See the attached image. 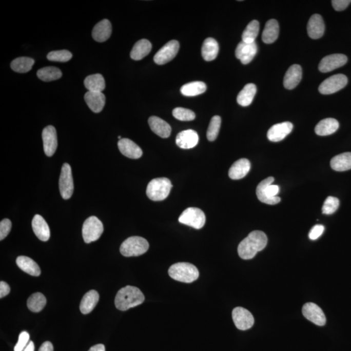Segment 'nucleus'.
<instances>
[{"instance_id": "obj_26", "label": "nucleus", "mask_w": 351, "mask_h": 351, "mask_svg": "<svg viewBox=\"0 0 351 351\" xmlns=\"http://www.w3.org/2000/svg\"><path fill=\"white\" fill-rule=\"evenodd\" d=\"M250 169V163L247 159H240L233 163L229 170V177L232 180H240L247 175Z\"/></svg>"}, {"instance_id": "obj_23", "label": "nucleus", "mask_w": 351, "mask_h": 351, "mask_svg": "<svg viewBox=\"0 0 351 351\" xmlns=\"http://www.w3.org/2000/svg\"><path fill=\"white\" fill-rule=\"evenodd\" d=\"M302 79V68L299 65H292L285 74L284 85L286 89H294Z\"/></svg>"}, {"instance_id": "obj_37", "label": "nucleus", "mask_w": 351, "mask_h": 351, "mask_svg": "<svg viewBox=\"0 0 351 351\" xmlns=\"http://www.w3.org/2000/svg\"><path fill=\"white\" fill-rule=\"evenodd\" d=\"M35 64V60L28 57H21L15 59L11 63L12 70L18 73H26L30 71Z\"/></svg>"}, {"instance_id": "obj_35", "label": "nucleus", "mask_w": 351, "mask_h": 351, "mask_svg": "<svg viewBox=\"0 0 351 351\" xmlns=\"http://www.w3.org/2000/svg\"><path fill=\"white\" fill-rule=\"evenodd\" d=\"M84 85L88 91L91 92H102L106 88V82L101 74L89 75L85 78Z\"/></svg>"}, {"instance_id": "obj_31", "label": "nucleus", "mask_w": 351, "mask_h": 351, "mask_svg": "<svg viewBox=\"0 0 351 351\" xmlns=\"http://www.w3.org/2000/svg\"><path fill=\"white\" fill-rule=\"evenodd\" d=\"M152 47V44L149 41L141 39L134 45L131 51L130 57L135 61L143 60L146 55L149 54Z\"/></svg>"}, {"instance_id": "obj_1", "label": "nucleus", "mask_w": 351, "mask_h": 351, "mask_svg": "<svg viewBox=\"0 0 351 351\" xmlns=\"http://www.w3.org/2000/svg\"><path fill=\"white\" fill-rule=\"evenodd\" d=\"M267 244L266 234L262 231H253L238 246L239 256L243 260H250Z\"/></svg>"}, {"instance_id": "obj_16", "label": "nucleus", "mask_w": 351, "mask_h": 351, "mask_svg": "<svg viewBox=\"0 0 351 351\" xmlns=\"http://www.w3.org/2000/svg\"><path fill=\"white\" fill-rule=\"evenodd\" d=\"M258 52V46L256 42L247 43L241 41L236 48V57L241 61L243 65H247L252 62Z\"/></svg>"}, {"instance_id": "obj_40", "label": "nucleus", "mask_w": 351, "mask_h": 351, "mask_svg": "<svg viewBox=\"0 0 351 351\" xmlns=\"http://www.w3.org/2000/svg\"><path fill=\"white\" fill-rule=\"evenodd\" d=\"M260 31V24L257 21H251L244 30L242 39L243 42L252 43L255 42Z\"/></svg>"}, {"instance_id": "obj_17", "label": "nucleus", "mask_w": 351, "mask_h": 351, "mask_svg": "<svg viewBox=\"0 0 351 351\" xmlns=\"http://www.w3.org/2000/svg\"><path fill=\"white\" fill-rule=\"evenodd\" d=\"M294 126L289 122L279 123L270 128L267 132V138L272 142H279L286 138L291 132Z\"/></svg>"}, {"instance_id": "obj_15", "label": "nucleus", "mask_w": 351, "mask_h": 351, "mask_svg": "<svg viewBox=\"0 0 351 351\" xmlns=\"http://www.w3.org/2000/svg\"><path fill=\"white\" fill-rule=\"evenodd\" d=\"M44 151L45 154L51 157L54 154L57 148V132L54 127L48 126L44 128L42 133Z\"/></svg>"}, {"instance_id": "obj_48", "label": "nucleus", "mask_w": 351, "mask_h": 351, "mask_svg": "<svg viewBox=\"0 0 351 351\" xmlns=\"http://www.w3.org/2000/svg\"><path fill=\"white\" fill-rule=\"evenodd\" d=\"M351 0H333L332 1V5L334 9L337 11H342L349 6Z\"/></svg>"}, {"instance_id": "obj_4", "label": "nucleus", "mask_w": 351, "mask_h": 351, "mask_svg": "<svg viewBox=\"0 0 351 351\" xmlns=\"http://www.w3.org/2000/svg\"><path fill=\"white\" fill-rule=\"evenodd\" d=\"M274 178L269 177L262 180L258 184L257 188V195L259 201L269 205L279 204L281 199L277 197L280 191L279 185H273Z\"/></svg>"}, {"instance_id": "obj_9", "label": "nucleus", "mask_w": 351, "mask_h": 351, "mask_svg": "<svg viewBox=\"0 0 351 351\" xmlns=\"http://www.w3.org/2000/svg\"><path fill=\"white\" fill-rule=\"evenodd\" d=\"M60 190L63 199L68 200L71 198L74 192V181L71 167L68 163H64L62 166L60 178Z\"/></svg>"}, {"instance_id": "obj_8", "label": "nucleus", "mask_w": 351, "mask_h": 351, "mask_svg": "<svg viewBox=\"0 0 351 351\" xmlns=\"http://www.w3.org/2000/svg\"><path fill=\"white\" fill-rule=\"evenodd\" d=\"M179 221L180 223L195 229H201L206 223V216L201 209L189 208L180 215Z\"/></svg>"}, {"instance_id": "obj_22", "label": "nucleus", "mask_w": 351, "mask_h": 351, "mask_svg": "<svg viewBox=\"0 0 351 351\" xmlns=\"http://www.w3.org/2000/svg\"><path fill=\"white\" fill-rule=\"evenodd\" d=\"M112 33V26L107 19L102 20L94 27L92 36L96 42L103 43L108 40Z\"/></svg>"}, {"instance_id": "obj_52", "label": "nucleus", "mask_w": 351, "mask_h": 351, "mask_svg": "<svg viewBox=\"0 0 351 351\" xmlns=\"http://www.w3.org/2000/svg\"><path fill=\"white\" fill-rule=\"evenodd\" d=\"M23 351H35V345H34L33 341H29L28 345L26 346Z\"/></svg>"}, {"instance_id": "obj_7", "label": "nucleus", "mask_w": 351, "mask_h": 351, "mask_svg": "<svg viewBox=\"0 0 351 351\" xmlns=\"http://www.w3.org/2000/svg\"><path fill=\"white\" fill-rule=\"evenodd\" d=\"M103 231V224L96 217H89L83 224L82 236L86 243L94 242L99 240Z\"/></svg>"}, {"instance_id": "obj_46", "label": "nucleus", "mask_w": 351, "mask_h": 351, "mask_svg": "<svg viewBox=\"0 0 351 351\" xmlns=\"http://www.w3.org/2000/svg\"><path fill=\"white\" fill-rule=\"evenodd\" d=\"M12 227L11 221L5 219L0 223V240L2 241L9 235Z\"/></svg>"}, {"instance_id": "obj_13", "label": "nucleus", "mask_w": 351, "mask_h": 351, "mask_svg": "<svg viewBox=\"0 0 351 351\" xmlns=\"http://www.w3.org/2000/svg\"><path fill=\"white\" fill-rule=\"evenodd\" d=\"M347 62V57L345 55L340 53L329 55L322 59L319 65V70L323 73L331 72L336 68L343 67Z\"/></svg>"}, {"instance_id": "obj_14", "label": "nucleus", "mask_w": 351, "mask_h": 351, "mask_svg": "<svg viewBox=\"0 0 351 351\" xmlns=\"http://www.w3.org/2000/svg\"><path fill=\"white\" fill-rule=\"evenodd\" d=\"M302 314L304 318L318 326H324L326 324L325 314L320 307L313 302H308L304 304L302 308Z\"/></svg>"}, {"instance_id": "obj_24", "label": "nucleus", "mask_w": 351, "mask_h": 351, "mask_svg": "<svg viewBox=\"0 0 351 351\" xmlns=\"http://www.w3.org/2000/svg\"><path fill=\"white\" fill-rule=\"evenodd\" d=\"M148 124L153 132L161 138H168L170 135L171 128L169 124L160 117L150 116L148 119Z\"/></svg>"}, {"instance_id": "obj_6", "label": "nucleus", "mask_w": 351, "mask_h": 351, "mask_svg": "<svg viewBox=\"0 0 351 351\" xmlns=\"http://www.w3.org/2000/svg\"><path fill=\"white\" fill-rule=\"evenodd\" d=\"M149 244L147 240L139 236H133L122 243L120 252L124 257H139L147 252Z\"/></svg>"}, {"instance_id": "obj_44", "label": "nucleus", "mask_w": 351, "mask_h": 351, "mask_svg": "<svg viewBox=\"0 0 351 351\" xmlns=\"http://www.w3.org/2000/svg\"><path fill=\"white\" fill-rule=\"evenodd\" d=\"M340 206V201L336 197H328L324 202L322 212L323 214L331 215L335 213Z\"/></svg>"}, {"instance_id": "obj_41", "label": "nucleus", "mask_w": 351, "mask_h": 351, "mask_svg": "<svg viewBox=\"0 0 351 351\" xmlns=\"http://www.w3.org/2000/svg\"><path fill=\"white\" fill-rule=\"evenodd\" d=\"M221 125V119L219 116H214L211 119L207 131V138L209 141H213L218 138Z\"/></svg>"}, {"instance_id": "obj_47", "label": "nucleus", "mask_w": 351, "mask_h": 351, "mask_svg": "<svg viewBox=\"0 0 351 351\" xmlns=\"http://www.w3.org/2000/svg\"><path fill=\"white\" fill-rule=\"evenodd\" d=\"M325 227L321 224H317L311 229L309 233V238L311 240H316L323 234Z\"/></svg>"}, {"instance_id": "obj_2", "label": "nucleus", "mask_w": 351, "mask_h": 351, "mask_svg": "<svg viewBox=\"0 0 351 351\" xmlns=\"http://www.w3.org/2000/svg\"><path fill=\"white\" fill-rule=\"evenodd\" d=\"M145 301V296L136 287L127 286L117 292L114 304L121 311H126L140 305Z\"/></svg>"}, {"instance_id": "obj_28", "label": "nucleus", "mask_w": 351, "mask_h": 351, "mask_svg": "<svg viewBox=\"0 0 351 351\" xmlns=\"http://www.w3.org/2000/svg\"><path fill=\"white\" fill-rule=\"evenodd\" d=\"M279 24L275 19H270L265 24L262 33V41L265 44H272L277 41L279 35Z\"/></svg>"}, {"instance_id": "obj_36", "label": "nucleus", "mask_w": 351, "mask_h": 351, "mask_svg": "<svg viewBox=\"0 0 351 351\" xmlns=\"http://www.w3.org/2000/svg\"><path fill=\"white\" fill-rule=\"evenodd\" d=\"M206 84L202 82H193L183 85L180 89L181 93L185 96H196L206 91Z\"/></svg>"}, {"instance_id": "obj_11", "label": "nucleus", "mask_w": 351, "mask_h": 351, "mask_svg": "<svg viewBox=\"0 0 351 351\" xmlns=\"http://www.w3.org/2000/svg\"><path fill=\"white\" fill-rule=\"evenodd\" d=\"M179 48V41H170L155 53L154 57H153V61L158 65L166 64V63L172 61L177 56Z\"/></svg>"}, {"instance_id": "obj_39", "label": "nucleus", "mask_w": 351, "mask_h": 351, "mask_svg": "<svg viewBox=\"0 0 351 351\" xmlns=\"http://www.w3.org/2000/svg\"><path fill=\"white\" fill-rule=\"evenodd\" d=\"M28 308L31 311L40 312L45 308L46 304V299L41 292H35L31 296L28 300Z\"/></svg>"}, {"instance_id": "obj_30", "label": "nucleus", "mask_w": 351, "mask_h": 351, "mask_svg": "<svg viewBox=\"0 0 351 351\" xmlns=\"http://www.w3.org/2000/svg\"><path fill=\"white\" fill-rule=\"evenodd\" d=\"M339 123L337 120L333 118L323 119L317 124L315 131L317 135L320 136L330 135L335 133L339 128Z\"/></svg>"}, {"instance_id": "obj_38", "label": "nucleus", "mask_w": 351, "mask_h": 351, "mask_svg": "<svg viewBox=\"0 0 351 351\" xmlns=\"http://www.w3.org/2000/svg\"><path fill=\"white\" fill-rule=\"evenodd\" d=\"M36 75L42 81L49 82L60 79L62 77V72L57 67H47L39 69Z\"/></svg>"}, {"instance_id": "obj_32", "label": "nucleus", "mask_w": 351, "mask_h": 351, "mask_svg": "<svg viewBox=\"0 0 351 351\" xmlns=\"http://www.w3.org/2000/svg\"><path fill=\"white\" fill-rule=\"evenodd\" d=\"M99 301V294L95 290H90L84 297L80 303V309L83 314L91 313Z\"/></svg>"}, {"instance_id": "obj_43", "label": "nucleus", "mask_w": 351, "mask_h": 351, "mask_svg": "<svg viewBox=\"0 0 351 351\" xmlns=\"http://www.w3.org/2000/svg\"><path fill=\"white\" fill-rule=\"evenodd\" d=\"M173 116L175 119L181 121H193L196 117L193 111L183 107H177L172 111Z\"/></svg>"}, {"instance_id": "obj_3", "label": "nucleus", "mask_w": 351, "mask_h": 351, "mask_svg": "<svg viewBox=\"0 0 351 351\" xmlns=\"http://www.w3.org/2000/svg\"><path fill=\"white\" fill-rule=\"evenodd\" d=\"M169 275L177 281L191 283L199 279V272L191 263L181 262L173 264L169 268Z\"/></svg>"}, {"instance_id": "obj_33", "label": "nucleus", "mask_w": 351, "mask_h": 351, "mask_svg": "<svg viewBox=\"0 0 351 351\" xmlns=\"http://www.w3.org/2000/svg\"><path fill=\"white\" fill-rule=\"evenodd\" d=\"M330 166L336 171L343 172L351 169V152L336 155L331 160Z\"/></svg>"}, {"instance_id": "obj_34", "label": "nucleus", "mask_w": 351, "mask_h": 351, "mask_svg": "<svg viewBox=\"0 0 351 351\" xmlns=\"http://www.w3.org/2000/svg\"><path fill=\"white\" fill-rule=\"evenodd\" d=\"M257 88L255 84H248L244 87L237 97L238 104L243 107H247L252 103L254 98L257 93Z\"/></svg>"}, {"instance_id": "obj_49", "label": "nucleus", "mask_w": 351, "mask_h": 351, "mask_svg": "<svg viewBox=\"0 0 351 351\" xmlns=\"http://www.w3.org/2000/svg\"><path fill=\"white\" fill-rule=\"evenodd\" d=\"M11 291L8 284L4 281L0 282V298L2 299L8 295Z\"/></svg>"}, {"instance_id": "obj_10", "label": "nucleus", "mask_w": 351, "mask_h": 351, "mask_svg": "<svg viewBox=\"0 0 351 351\" xmlns=\"http://www.w3.org/2000/svg\"><path fill=\"white\" fill-rule=\"evenodd\" d=\"M348 79L344 74L332 75L319 85V91L323 94H331L340 91L347 85Z\"/></svg>"}, {"instance_id": "obj_45", "label": "nucleus", "mask_w": 351, "mask_h": 351, "mask_svg": "<svg viewBox=\"0 0 351 351\" xmlns=\"http://www.w3.org/2000/svg\"><path fill=\"white\" fill-rule=\"evenodd\" d=\"M29 342V335L27 332H22L20 334L18 337V341L17 342L15 347H14V351H23L24 348L26 347Z\"/></svg>"}, {"instance_id": "obj_25", "label": "nucleus", "mask_w": 351, "mask_h": 351, "mask_svg": "<svg viewBox=\"0 0 351 351\" xmlns=\"http://www.w3.org/2000/svg\"><path fill=\"white\" fill-rule=\"evenodd\" d=\"M34 233L39 240L47 241L50 238V230L48 224L42 216L35 215L32 221Z\"/></svg>"}, {"instance_id": "obj_27", "label": "nucleus", "mask_w": 351, "mask_h": 351, "mask_svg": "<svg viewBox=\"0 0 351 351\" xmlns=\"http://www.w3.org/2000/svg\"><path fill=\"white\" fill-rule=\"evenodd\" d=\"M16 264L24 272L34 277H38L41 275V269L37 263L31 258L21 256L17 258Z\"/></svg>"}, {"instance_id": "obj_42", "label": "nucleus", "mask_w": 351, "mask_h": 351, "mask_svg": "<svg viewBox=\"0 0 351 351\" xmlns=\"http://www.w3.org/2000/svg\"><path fill=\"white\" fill-rule=\"evenodd\" d=\"M72 57V53L66 50L52 51L47 55L49 61L55 62H67L71 60Z\"/></svg>"}, {"instance_id": "obj_51", "label": "nucleus", "mask_w": 351, "mask_h": 351, "mask_svg": "<svg viewBox=\"0 0 351 351\" xmlns=\"http://www.w3.org/2000/svg\"><path fill=\"white\" fill-rule=\"evenodd\" d=\"M89 351H106V348L103 344H97L90 348Z\"/></svg>"}, {"instance_id": "obj_5", "label": "nucleus", "mask_w": 351, "mask_h": 351, "mask_svg": "<svg viewBox=\"0 0 351 351\" xmlns=\"http://www.w3.org/2000/svg\"><path fill=\"white\" fill-rule=\"evenodd\" d=\"M171 182L167 178H158L151 180L146 188V194L153 201H162L165 200L171 190Z\"/></svg>"}, {"instance_id": "obj_18", "label": "nucleus", "mask_w": 351, "mask_h": 351, "mask_svg": "<svg viewBox=\"0 0 351 351\" xmlns=\"http://www.w3.org/2000/svg\"><path fill=\"white\" fill-rule=\"evenodd\" d=\"M118 146L122 154L130 159H139L143 155L140 146L129 139H121L119 141Z\"/></svg>"}, {"instance_id": "obj_50", "label": "nucleus", "mask_w": 351, "mask_h": 351, "mask_svg": "<svg viewBox=\"0 0 351 351\" xmlns=\"http://www.w3.org/2000/svg\"><path fill=\"white\" fill-rule=\"evenodd\" d=\"M38 351H53L52 343L50 341H46L41 346Z\"/></svg>"}, {"instance_id": "obj_19", "label": "nucleus", "mask_w": 351, "mask_h": 351, "mask_svg": "<svg viewBox=\"0 0 351 351\" xmlns=\"http://www.w3.org/2000/svg\"><path fill=\"white\" fill-rule=\"evenodd\" d=\"M176 143L182 149H191L199 143L198 134L192 130L182 131L178 134Z\"/></svg>"}, {"instance_id": "obj_21", "label": "nucleus", "mask_w": 351, "mask_h": 351, "mask_svg": "<svg viewBox=\"0 0 351 351\" xmlns=\"http://www.w3.org/2000/svg\"><path fill=\"white\" fill-rule=\"evenodd\" d=\"M85 102L94 113H99L103 110L106 104V96L101 92L88 91L84 96Z\"/></svg>"}, {"instance_id": "obj_12", "label": "nucleus", "mask_w": 351, "mask_h": 351, "mask_svg": "<svg viewBox=\"0 0 351 351\" xmlns=\"http://www.w3.org/2000/svg\"><path fill=\"white\" fill-rule=\"evenodd\" d=\"M232 318L236 327L241 330H248L255 323V319L252 314L242 307H237L233 309Z\"/></svg>"}, {"instance_id": "obj_20", "label": "nucleus", "mask_w": 351, "mask_h": 351, "mask_svg": "<svg viewBox=\"0 0 351 351\" xmlns=\"http://www.w3.org/2000/svg\"><path fill=\"white\" fill-rule=\"evenodd\" d=\"M325 23L320 14H315L309 18L307 31L309 37L313 39L320 38L325 33Z\"/></svg>"}, {"instance_id": "obj_29", "label": "nucleus", "mask_w": 351, "mask_h": 351, "mask_svg": "<svg viewBox=\"0 0 351 351\" xmlns=\"http://www.w3.org/2000/svg\"><path fill=\"white\" fill-rule=\"evenodd\" d=\"M219 45L216 39L208 38L205 39L202 47V56L206 62L216 60L219 53Z\"/></svg>"}]
</instances>
